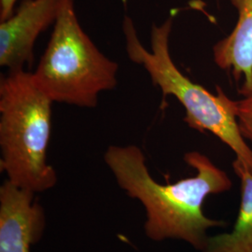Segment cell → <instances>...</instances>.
Masks as SVG:
<instances>
[{
    "label": "cell",
    "mask_w": 252,
    "mask_h": 252,
    "mask_svg": "<svg viewBox=\"0 0 252 252\" xmlns=\"http://www.w3.org/2000/svg\"><path fill=\"white\" fill-rule=\"evenodd\" d=\"M183 159L196 171L195 176L162 184L151 175L139 147L112 145L104 155L119 187L144 207L146 236L155 242L181 240L200 252L209 238L208 230L226 225L205 215L204 202L209 195L230 190L233 182L203 153L189 152Z\"/></svg>",
    "instance_id": "6da1fadb"
},
{
    "label": "cell",
    "mask_w": 252,
    "mask_h": 252,
    "mask_svg": "<svg viewBox=\"0 0 252 252\" xmlns=\"http://www.w3.org/2000/svg\"><path fill=\"white\" fill-rule=\"evenodd\" d=\"M53 103L28 70L9 71L0 80V169L11 183L36 194L58 180L47 161Z\"/></svg>",
    "instance_id": "7a4b0ae2"
},
{
    "label": "cell",
    "mask_w": 252,
    "mask_h": 252,
    "mask_svg": "<svg viewBox=\"0 0 252 252\" xmlns=\"http://www.w3.org/2000/svg\"><path fill=\"white\" fill-rule=\"evenodd\" d=\"M173 21L171 15L162 25L153 24L149 51L137 36L133 20L126 16L123 30L129 59L144 67L153 85L162 91L163 98L173 95L180 101L186 110L184 122L190 128L216 135L252 172V150L238 126L236 101L231 99L220 86H217V94L210 93L177 67L169 49Z\"/></svg>",
    "instance_id": "3957f363"
},
{
    "label": "cell",
    "mask_w": 252,
    "mask_h": 252,
    "mask_svg": "<svg viewBox=\"0 0 252 252\" xmlns=\"http://www.w3.org/2000/svg\"><path fill=\"white\" fill-rule=\"evenodd\" d=\"M119 65L93 42L78 20L74 0H64L36 70L37 86L53 100L94 108L102 92L118 84Z\"/></svg>",
    "instance_id": "277c9868"
},
{
    "label": "cell",
    "mask_w": 252,
    "mask_h": 252,
    "mask_svg": "<svg viewBox=\"0 0 252 252\" xmlns=\"http://www.w3.org/2000/svg\"><path fill=\"white\" fill-rule=\"evenodd\" d=\"M64 0H22L0 23V65L9 71L31 68L36 38L56 22ZM26 70V69H25Z\"/></svg>",
    "instance_id": "5b68a950"
},
{
    "label": "cell",
    "mask_w": 252,
    "mask_h": 252,
    "mask_svg": "<svg viewBox=\"0 0 252 252\" xmlns=\"http://www.w3.org/2000/svg\"><path fill=\"white\" fill-rule=\"evenodd\" d=\"M45 228V211L36 193L5 180L0 187V252H30Z\"/></svg>",
    "instance_id": "8992f818"
},
{
    "label": "cell",
    "mask_w": 252,
    "mask_h": 252,
    "mask_svg": "<svg viewBox=\"0 0 252 252\" xmlns=\"http://www.w3.org/2000/svg\"><path fill=\"white\" fill-rule=\"evenodd\" d=\"M238 13L233 31L213 47L219 67L231 70L236 81H243L239 93L252 94V0H230Z\"/></svg>",
    "instance_id": "52a82bcc"
},
{
    "label": "cell",
    "mask_w": 252,
    "mask_h": 252,
    "mask_svg": "<svg viewBox=\"0 0 252 252\" xmlns=\"http://www.w3.org/2000/svg\"><path fill=\"white\" fill-rule=\"evenodd\" d=\"M233 169L241 181V202L231 232L209 236L200 252H252V172L238 159Z\"/></svg>",
    "instance_id": "ba28073f"
},
{
    "label": "cell",
    "mask_w": 252,
    "mask_h": 252,
    "mask_svg": "<svg viewBox=\"0 0 252 252\" xmlns=\"http://www.w3.org/2000/svg\"><path fill=\"white\" fill-rule=\"evenodd\" d=\"M237 122L245 139L252 142V94L236 101Z\"/></svg>",
    "instance_id": "9c48e42d"
},
{
    "label": "cell",
    "mask_w": 252,
    "mask_h": 252,
    "mask_svg": "<svg viewBox=\"0 0 252 252\" xmlns=\"http://www.w3.org/2000/svg\"><path fill=\"white\" fill-rule=\"evenodd\" d=\"M18 0H0V21L9 18L13 12L14 7Z\"/></svg>",
    "instance_id": "30bf717a"
}]
</instances>
